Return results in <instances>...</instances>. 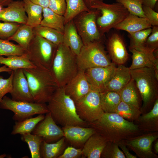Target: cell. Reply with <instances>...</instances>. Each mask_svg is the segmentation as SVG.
<instances>
[{
	"label": "cell",
	"instance_id": "obj_1",
	"mask_svg": "<svg viewBox=\"0 0 158 158\" xmlns=\"http://www.w3.org/2000/svg\"><path fill=\"white\" fill-rule=\"evenodd\" d=\"M88 125L107 141L116 143L144 134L134 122L126 120L116 113H104L99 118Z\"/></svg>",
	"mask_w": 158,
	"mask_h": 158
},
{
	"label": "cell",
	"instance_id": "obj_2",
	"mask_svg": "<svg viewBox=\"0 0 158 158\" xmlns=\"http://www.w3.org/2000/svg\"><path fill=\"white\" fill-rule=\"evenodd\" d=\"M49 112L55 122L62 127H89L81 119L76 110L75 102L65 92L64 87H59L47 102Z\"/></svg>",
	"mask_w": 158,
	"mask_h": 158
},
{
	"label": "cell",
	"instance_id": "obj_3",
	"mask_svg": "<svg viewBox=\"0 0 158 158\" xmlns=\"http://www.w3.org/2000/svg\"><path fill=\"white\" fill-rule=\"evenodd\" d=\"M34 102L46 104L59 87L50 70L37 66L23 69Z\"/></svg>",
	"mask_w": 158,
	"mask_h": 158
},
{
	"label": "cell",
	"instance_id": "obj_4",
	"mask_svg": "<svg viewBox=\"0 0 158 158\" xmlns=\"http://www.w3.org/2000/svg\"><path fill=\"white\" fill-rule=\"evenodd\" d=\"M50 71L58 87H64L78 72L77 56L63 43L59 44Z\"/></svg>",
	"mask_w": 158,
	"mask_h": 158
},
{
	"label": "cell",
	"instance_id": "obj_5",
	"mask_svg": "<svg viewBox=\"0 0 158 158\" xmlns=\"http://www.w3.org/2000/svg\"><path fill=\"white\" fill-rule=\"evenodd\" d=\"M143 102L140 110L144 113L158 99V77L153 67L130 70Z\"/></svg>",
	"mask_w": 158,
	"mask_h": 158
},
{
	"label": "cell",
	"instance_id": "obj_6",
	"mask_svg": "<svg viewBox=\"0 0 158 158\" xmlns=\"http://www.w3.org/2000/svg\"><path fill=\"white\" fill-rule=\"evenodd\" d=\"M96 9L101 13L96 19L98 29L102 35L109 31L122 21L129 14L127 9L121 4L116 2L111 4L102 1L92 3L90 9Z\"/></svg>",
	"mask_w": 158,
	"mask_h": 158
},
{
	"label": "cell",
	"instance_id": "obj_7",
	"mask_svg": "<svg viewBox=\"0 0 158 158\" xmlns=\"http://www.w3.org/2000/svg\"><path fill=\"white\" fill-rule=\"evenodd\" d=\"M105 51L102 43L90 42L84 45L77 56L79 71L94 67L107 66L114 63Z\"/></svg>",
	"mask_w": 158,
	"mask_h": 158
},
{
	"label": "cell",
	"instance_id": "obj_8",
	"mask_svg": "<svg viewBox=\"0 0 158 158\" xmlns=\"http://www.w3.org/2000/svg\"><path fill=\"white\" fill-rule=\"evenodd\" d=\"M94 9L81 12L73 19L84 45L90 42H103L104 35L99 32L96 23L100 11Z\"/></svg>",
	"mask_w": 158,
	"mask_h": 158
},
{
	"label": "cell",
	"instance_id": "obj_9",
	"mask_svg": "<svg viewBox=\"0 0 158 158\" xmlns=\"http://www.w3.org/2000/svg\"><path fill=\"white\" fill-rule=\"evenodd\" d=\"M37 35L30 42L26 55L37 66L42 67L50 70L54 58L57 45L47 39Z\"/></svg>",
	"mask_w": 158,
	"mask_h": 158
},
{
	"label": "cell",
	"instance_id": "obj_10",
	"mask_svg": "<svg viewBox=\"0 0 158 158\" xmlns=\"http://www.w3.org/2000/svg\"><path fill=\"white\" fill-rule=\"evenodd\" d=\"M0 108L13 112L12 118L15 121H22L35 115L49 112L46 104L16 101L5 95L0 103Z\"/></svg>",
	"mask_w": 158,
	"mask_h": 158
},
{
	"label": "cell",
	"instance_id": "obj_11",
	"mask_svg": "<svg viewBox=\"0 0 158 158\" xmlns=\"http://www.w3.org/2000/svg\"><path fill=\"white\" fill-rule=\"evenodd\" d=\"M75 103L78 115L88 123L98 119L104 113L101 106L100 93L93 90Z\"/></svg>",
	"mask_w": 158,
	"mask_h": 158
},
{
	"label": "cell",
	"instance_id": "obj_12",
	"mask_svg": "<svg viewBox=\"0 0 158 158\" xmlns=\"http://www.w3.org/2000/svg\"><path fill=\"white\" fill-rule=\"evenodd\" d=\"M158 138L157 132L143 134L124 141L127 146L140 158H157L152 150L153 142Z\"/></svg>",
	"mask_w": 158,
	"mask_h": 158
},
{
	"label": "cell",
	"instance_id": "obj_13",
	"mask_svg": "<svg viewBox=\"0 0 158 158\" xmlns=\"http://www.w3.org/2000/svg\"><path fill=\"white\" fill-rule=\"evenodd\" d=\"M116 68L114 63L107 66L94 67L85 70V76L92 90L99 93L104 92Z\"/></svg>",
	"mask_w": 158,
	"mask_h": 158
},
{
	"label": "cell",
	"instance_id": "obj_14",
	"mask_svg": "<svg viewBox=\"0 0 158 158\" xmlns=\"http://www.w3.org/2000/svg\"><path fill=\"white\" fill-rule=\"evenodd\" d=\"M31 133L41 137L47 143L56 142L64 137L62 128L57 125L49 112L46 114L44 119L37 124Z\"/></svg>",
	"mask_w": 158,
	"mask_h": 158
},
{
	"label": "cell",
	"instance_id": "obj_15",
	"mask_svg": "<svg viewBox=\"0 0 158 158\" xmlns=\"http://www.w3.org/2000/svg\"><path fill=\"white\" fill-rule=\"evenodd\" d=\"M12 89L10 93L14 101L34 102L28 82L22 69L13 71Z\"/></svg>",
	"mask_w": 158,
	"mask_h": 158
},
{
	"label": "cell",
	"instance_id": "obj_16",
	"mask_svg": "<svg viewBox=\"0 0 158 158\" xmlns=\"http://www.w3.org/2000/svg\"><path fill=\"white\" fill-rule=\"evenodd\" d=\"M107 48L110 59L115 64L124 65L128 60L129 54L123 40L118 33H112L109 37Z\"/></svg>",
	"mask_w": 158,
	"mask_h": 158
},
{
	"label": "cell",
	"instance_id": "obj_17",
	"mask_svg": "<svg viewBox=\"0 0 158 158\" xmlns=\"http://www.w3.org/2000/svg\"><path fill=\"white\" fill-rule=\"evenodd\" d=\"M64 87L66 94L75 102L82 99L92 90L83 71H79Z\"/></svg>",
	"mask_w": 158,
	"mask_h": 158
},
{
	"label": "cell",
	"instance_id": "obj_18",
	"mask_svg": "<svg viewBox=\"0 0 158 158\" xmlns=\"http://www.w3.org/2000/svg\"><path fill=\"white\" fill-rule=\"evenodd\" d=\"M64 137L71 146L82 148L84 145L93 134L96 133L92 128L79 126L62 127Z\"/></svg>",
	"mask_w": 158,
	"mask_h": 158
},
{
	"label": "cell",
	"instance_id": "obj_19",
	"mask_svg": "<svg viewBox=\"0 0 158 158\" xmlns=\"http://www.w3.org/2000/svg\"><path fill=\"white\" fill-rule=\"evenodd\" d=\"M27 16L23 1H12L0 12V21L26 24Z\"/></svg>",
	"mask_w": 158,
	"mask_h": 158
},
{
	"label": "cell",
	"instance_id": "obj_20",
	"mask_svg": "<svg viewBox=\"0 0 158 158\" xmlns=\"http://www.w3.org/2000/svg\"><path fill=\"white\" fill-rule=\"evenodd\" d=\"M99 133H95L86 141L82 148V157L100 158L107 142Z\"/></svg>",
	"mask_w": 158,
	"mask_h": 158
},
{
	"label": "cell",
	"instance_id": "obj_21",
	"mask_svg": "<svg viewBox=\"0 0 158 158\" xmlns=\"http://www.w3.org/2000/svg\"><path fill=\"white\" fill-rule=\"evenodd\" d=\"M132 78L130 70L124 65L116 67L113 75L106 86L104 91L119 92L130 81Z\"/></svg>",
	"mask_w": 158,
	"mask_h": 158
},
{
	"label": "cell",
	"instance_id": "obj_22",
	"mask_svg": "<svg viewBox=\"0 0 158 158\" xmlns=\"http://www.w3.org/2000/svg\"><path fill=\"white\" fill-rule=\"evenodd\" d=\"M135 122L143 133L157 132L158 99L154 102L150 111L140 115Z\"/></svg>",
	"mask_w": 158,
	"mask_h": 158
},
{
	"label": "cell",
	"instance_id": "obj_23",
	"mask_svg": "<svg viewBox=\"0 0 158 158\" xmlns=\"http://www.w3.org/2000/svg\"><path fill=\"white\" fill-rule=\"evenodd\" d=\"M63 35V43L78 55L84 44L73 20L65 24Z\"/></svg>",
	"mask_w": 158,
	"mask_h": 158
},
{
	"label": "cell",
	"instance_id": "obj_24",
	"mask_svg": "<svg viewBox=\"0 0 158 158\" xmlns=\"http://www.w3.org/2000/svg\"><path fill=\"white\" fill-rule=\"evenodd\" d=\"M152 27L146 18L129 13L114 28L124 30L130 33Z\"/></svg>",
	"mask_w": 158,
	"mask_h": 158
},
{
	"label": "cell",
	"instance_id": "obj_25",
	"mask_svg": "<svg viewBox=\"0 0 158 158\" xmlns=\"http://www.w3.org/2000/svg\"><path fill=\"white\" fill-rule=\"evenodd\" d=\"M118 93L121 101L140 109L142 99L133 79Z\"/></svg>",
	"mask_w": 158,
	"mask_h": 158
},
{
	"label": "cell",
	"instance_id": "obj_26",
	"mask_svg": "<svg viewBox=\"0 0 158 158\" xmlns=\"http://www.w3.org/2000/svg\"><path fill=\"white\" fill-rule=\"evenodd\" d=\"M65 140L63 137L52 143H47L43 140L40 147L41 158H58L66 148Z\"/></svg>",
	"mask_w": 158,
	"mask_h": 158
},
{
	"label": "cell",
	"instance_id": "obj_27",
	"mask_svg": "<svg viewBox=\"0 0 158 158\" xmlns=\"http://www.w3.org/2000/svg\"><path fill=\"white\" fill-rule=\"evenodd\" d=\"M43 18L40 25L63 33L65 24L63 16L58 14L49 8H43Z\"/></svg>",
	"mask_w": 158,
	"mask_h": 158
},
{
	"label": "cell",
	"instance_id": "obj_28",
	"mask_svg": "<svg viewBox=\"0 0 158 158\" xmlns=\"http://www.w3.org/2000/svg\"><path fill=\"white\" fill-rule=\"evenodd\" d=\"M22 1L28 15L26 24L33 28L40 25L43 18V8L29 0Z\"/></svg>",
	"mask_w": 158,
	"mask_h": 158
},
{
	"label": "cell",
	"instance_id": "obj_29",
	"mask_svg": "<svg viewBox=\"0 0 158 158\" xmlns=\"http://www.w3.org/2000/svg\"><path fill=\"white\" fill-rule=\"evenodd\" d=\"M44 117V114H39L35 117H31L22 121H16L11 134L21 135L31 133L37 124Z\"/></svg>",
	"mask_w": 158,
	"mask_h": 158
},
{
	"label": "cell",
	"instance_id": "obj_30",
	"mask_svg": "<svg viewBox=\"0 0 158 158\" xmlns=\"http://www.w3.org/2000/svg\"><path fill=\"white\" fill-rule=\"evenodd\" d=\"M0 64L6 66L12 71L36 67L28 59L26 54L23 56H12L6 57L0 56Z\"/></svg>",
	"mask_w": 158,
	"mask_h": 158
},
{
	"label": "cell",
	"instance_id": "obj_31",
	"mask_svg": "<svg viewBox=\"0 0 158 158\" xmlns=\"http://www.w3.org/2000/svg\"><path fill=\"white\" fill-rule=\"evenodd\" d=\"M100 93L101 103L102 109L105 113H115L121 101L120 96L117 92L106 91Z\"/></svg>",
	"mask_w": 158,
	"mask_h": 158
},
{
	"label": "cell",
	"instance_id": "obj_32",
	"mask_svg": "<svg viewBox=\"0 0 158 158\" xmlns=\"http://www.w3.org/2000/svg\"><path fill=\"white\" fill-rule=\"evenodd\" d=\"M33 29L26 24L20 25L14 34L7 40L16 42L27 51L32 40Z\"/></svg>",
	"mask_w": 158,
	"mask_h": 158
},
{
	"label": "cell",
	"instance_id": "obj_33",
	"mask_svg": "<svg viewBox=\"0 0 158 158\" xmlns=\"http://www.w3.org/2000/svg\"><path fill=\"white\" fill-rule=\"evenodd\" d=\"M152 28V32L145 43L142 52L149 57L154 66H158V55L154 54L158 49V26H153Z\"/></svg>",
	"mask_w": 158,
	"mask_h": 158
},
{
	"label": "cell",
	"instance_id": "obj_34",
	"mask_svg": "<svg viewBox=\"0 0 158 158\" xmlns=\"http://www.w3.org/2000/svg\"><path fill=\"white\" fill-rule=\"evenodd\" d=\"M65 1L66 8L63 16L65 24L72 20L80 13L84 11L88 12L90 10L86 5L84 0H65Z\"/></svg>",
	"mask_w": 158,
	"mask_h": 158
},
{
	"label": "cell",
	"instance_id": "obj_35",
	"mask_svg": "<svg viewBox=\"0 0 158 158\" xmlns=\"http://www.w3.org/2000/svg\"><path fill=\"white\" fill-rule=\"evenodd\" d=\"M35 28L36 35L42 37L57 46L63 43V33L54 29L40 25Z\"/></svg>",
	"mask_w": 158,
	"mask_h": 158
},
{
	"label": "cell",
	"instance_id": "obj_36",
	"mask_svg": "<svg viewBox=\"0 0 158 158\" xmlns=\"http://www.w3.org/2000/svg\"><path fill=\"white\" fill-rule=\"evenodd\" d=\"M129 48L132 54V64L129 67L130 70L154 67L153 63L147 54L133 48Z\"/></svg>",
	"mask_w": 158,
	"mask_h": 158
},
{
	"label": "cell",
	"instance_id": "obj_37",
	"mask_svg": "<svg viewBox=\"0 0 158 158\" xmlns=\"http://www.w3.org/2000/svg\"><path fill=\"white\" fill-rule=\"evenodd\" d=\"M115 113L126 120L134 122L142 114L140 109L121 101L118 105Z\"/></svg>",
	"mask_w": 158,
	"mask_h": 158
},
{
	"label": "cell",
	"instance_id": "obj_38",
	"mask_svg": "<svg viewBox=\"0 0 158 158\" xmlns=\"http://www.w3.org/2000/svg\"><path fill=\"white\" fill-rule=\"evenodd\" d=\"M152 28L129 33L130 44L129 48L142 52L145 43L152 32Z\"/></svg>",
	"mask_w": 158,
	"mask_h": 158
},
{
	"label": "cell",
	"instance_id": "obj_39",
	"mask_svg": "<svg viewBox=\"0 0 158 158\" xmlns=\"http://www.w3.org/2000/svg\"><path fill=\"white\" fill-rule=\"evenodd\" d=\"M27 51L19 44H16L7 40L0 39V56H23Z\"/></svg>",
	"mask_w": 158,
	"mask_h": 158
},
{
	"label": "cell",
	"instance_id": "obj_40",
	"mask_svg": "<svg viewBox=\"0 0 158 158\" xmlns=\"http://www.w3.org/2000/svg\"><path fill=\"white\" fill-rule=\"evenodd\" d=\"M21 140L26 143L30 149L32 158H41L40 150L42 138L31 133L21 135Z\"/></svg>",
	"mask_w": 158,
	"mask_h": 158
},
{
	"label": "cell",
	"instance_id": "obj_41",
	"mask_svg": "<svg viewBox=\"0 0 158 158\" xmlns=\"http://www.w3.org/2000/svg\"><path fill=\"white\" fill-rule=\"evenodd\" d=\"M116 1L122 4L129 13L146 18L142 9V0H116Z\"/></svg>",
	"mask_w": 158,
	"mask_h": 158
},
{
	"label": "cell",
	"instance_id": "obj_42",
	"mask_svg": "<svg viewBox=\"0 0 158 158\" xmlns=\"http://www.w3.org/2000/svg\"><path fill=\"white\" fill-rule=\"evenodd\" d=\"M101 158H126L122 151L120 150L117 143L107 141L103 150Z\"/></svg>",
	"mask_w": 158,
	"mask_h": 158
},
{
	"label": "cell",
	"instance_id": "obj_43",
	"mask_svg": "<svg viewBox=\"0 0 158 158\" xmlns=\"http://www.w3.org/2000/svg\"><path fill=\"white\" fill-rule=\"evenodd\" d=\"M20 25L16 23L0 22V39L7 40L14 34Z\"/></svg>",
	"mask_w": 158,
	"mask_h": 158
},
{
	"label": "cell",
	"instance_id": "obj_44",
	"mask_svg": "<svg viewBox=\"0 0 158 158\" xmlns=\"http://www.w3.org/2000/svg\"><path fill=\"white\" fill-rule=\"evenodd\" d=\"M13 75L12 71L7 78L4 79L3 76H0V103L4 97L7 93H10L12 91Z\"/></svg>",
	"mask_w": 158,
	"mask_h": 158
},
{
	"label": "cell",
	"instance_id": "obj_45",
	"mask_svg": "<svg viewBox=\"0 0 158 158\" xmlns=\"http://www.w3.org/2000/svg\"><path fill=\"white\" fill-rule=\"evenodd\" d=\"M48 8L55 13L64 16L66 8L65 0H50Z\"/></svg>",
	"mask_w": 158,
	"mask_h": 158
},
{
	"label": "cell",
	"instance_id": "obj_46",
	"mask_svg": "<svg viewBox=\"0 0 158 158\" xmlns=\"http://www.w3.org/2000/svg\"><path fill=\"white\" fill-rule=\"evenodd\" d=\"M146 18L152 27L158 26V13L151 8L142 5Z\"/></svg>",
	"mask_w": 158,
	"mask_h": 158
},
{
	"label": "cell",
	"instance_id": "obj_47",
	"mask_svg": "<svg viewBox=\"0 0 158 158\" xmlns=\"http://www.w3.org/2000/svg\"><path fill=\"white\" fill-rule=\"evenodd\" d=\"M82 148L69 146L64 150L63 153L58 158H79L82 157Z\"/></svg>",
	"mask_w": 158,
	"mask_h": 158
},
{
	"label": "cell",
	"instance_id": "obj_48",
	"mask_svg": "<svg viewBox=\"0 0 158 158\" xmlns=\"http://www.w3.org/2000/svg\"><path fill=\"white\" fill-rule=\"evenodd\" d=\"M118 146L121 149L122 152L126 158H137V156L134 155L129 152L128 149L124 141H121L117 143Z\"/></svg>",
	"mask_w": 158,
	"mask_h": 158
},
{
	"label": "cell",
	"instance_id": "obj_49",
	"mask_svg": "<svg viewBox=\"0 0 158 158\" xmlns=\"http://www.w3.org/2000/svg\"><path fill=\"white\" fill-rule=\"evenodd\" d=\"M32 2L38 5L43 8H48L50 0H29Z\"/></svg>",
	"mask_w": 158,
	"mask_h": 158
},
{
	"label": "cell",
	"instance_id": "obj_50",
	"mask_svg": "<svg viewBox=\"0 0 158 158\" xmlns=\"http://www.w3.org/2000/svg\"><path fill=\"white\" fill-rule=\"evenodd\" d=\"M143 5L149 7L153 9L158 1V0H142Z\"/></svg>",
	"mask_w": 158,
	"mask_h": 158
},
{
	"label": "cell",
	"instance_id": "obj_51",
	"mask_svg": "<svg viewBox=\"0 0 158 158\" xmlns=\"http://www.w3.org/2000/svg\"><path fill=\"white\" fill-rule=\"evenodd\" d=\"M12 70L5 65H4L0 67V73L3 72H6L11 73Z\"/></svg>",
	"mask_w": 158,
	"mask_h": 158
},
{
	"label": "cell",
	"instance_id": "obj_52",
	"mask_svg": "<svg viewBox=\"0 0 158 158\" xmlns=\"http://www.w3.org/2000/svg\"><path fill=\"white\" fill-rule=\"evenodd\" d=\"M103 0H84L87 7L90 9L91 5L92 3L97 1H103Z\"/></svg>",
	"mask_w": 158,
	"mask_h": 158
},
{
	"label": "cell",
	"instance_id": "obj_53",
	"mask_svg": "<svg viewBox=\"0 0 158 158\" xmlns=\"http://www.w3.org/2000/svg\"><path fill=\"white\" fill-rule=\"evenodd\" d=\"M12 0H0V5L3 6H7Z\"/></svg>",
	"mask_w": 158,
	"mask_h": 158
},
{
	"label": "cell",
	"instance_id": "obj_54",
	"mask_svg": "<svg viewBox=\"0 0 158 158\" xmlns=\"http://www.w3.org/2000/svg\"><path fill=\"white\" fill-rule=\"evenodd\" d=\"M155 151L157 154L158 153V141L157 140L155 142L154 146Z\"/></svg>",
	"mask_w": 158,
	"mask_h": 158
},
{
	"label": "cell",
	"instance_id": "obj_55",
	"mask_svg": "<svg viewBox=\"0 0 158 158\" xmlns=\"http://www.w3.org/2000/svg\"><path fill=\"white\" fill-rule=\"evenodd\" d=\"M6 155L5 154H2L0 155V158H4L6 157Z\"/></svg>",
	"mask_w": 158,
	"mask_h": 158
},
{
	"label": "cell",
	"instance_id": "obj_56",
	"mask_svg": "<svg viewBox=\"0 0 158 158\" xmlns=\"http://www.w3.org/2000/svg\"><path fill=\"white\" fill-rule=\"evenodd\" d=\"M3 6L0 5V12L1 11L3 8Z\"/></svg>",
	"mask_w": 158,
	"mask_h": 158
}]
</instances>
